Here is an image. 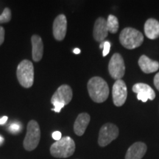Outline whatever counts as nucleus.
<instances>
[{
  "label": "nucleus",
  "instance_id": "obj_1",
  "mask_svg": "<svg viewBox=\"0 0 159 159\" xmlns=\"http://www.w3.org/2000/svg\"><path fill=\"white\" fill-rule=\"evenodd\" d=\"M89 96L97 103L105 102L109 95V87L105 80L99 77H91L87 85Z\"/></svg>",
  "mask_w": 159,
  "mask_h": 159
},
{
  "label": "nucleus",
  "instance_id": "obj_2",
  "mask_svg": "<svg viewBox=\"0 0 159 159\" xmlns=\"http://www.w3.org/2000/svg\"><path fill=\"white\" fill-rule=\"evenodd\" d=\"M75 151V143L69 136L61 138L52 144L50 154L57 158H66L72 156Z\"/></svg>",
  "mask_w": 159,
  "mask_h": 159
},
{
  "label": "nucleus",
  "instance_id": "obj_3",
  "mask_svg": "<svg viewBox=\"0 0 159 159\" xmlns=\"http://www.w3.org/2000/svg\"><path fill=\"white\" fill-rule=\"evenodd\" d=\"M119 41L126 49H136L142 44L144 36L142 33L132 27H126L121 32Z\"/></svg>",
  "mask_w": 159,
  "mask_h": 159
},
{
  "label": "nucleus",
  "instance_id": "obj_4",
  "mask_svg": "<svg viewBox=\"0 0 159 159\" xmlns=\"http://www.w3.org/2000/svg\"><path fill=\"white\" fill-rule=\"evenodd\" d=\"M18 80L24 88L32 87L34 82V67L29 60H24L18 66L16 70Z\"/></svg>",
  "mask_w": 159,
  "mask_h": 159
},
{
  "label": "nucleus",
  "instance_id": "obj_5",
  "mask_svg": "<svg viewBox=\"0 0 159 159\" xmlns=\"http://www.w3.org/2000/svg\"><path fill=\"white\" fill-rule=\"evenodd\" d=\"M72 99V90L68 85H62L57 89L51 98L52 104L54 105L52 109L55 112H61L65 105H68Z\"/></svg>",
  "mask_w": 159,
  "mask_h": 159
},
{
  "label": "nucleus",
  "instance_id": "obj_6",
  "mask_svg": "<svg viewBox=\"0 0 159 159\" xmlns=\"http://www.w3.org/2000/svg\"><path fill=\"white\" fill-rule=\"evenodd\" d=\"M41 139V130L39 123L35 120L30 121L27 127L23 145L27 151H33L37 148Z\"/></svg>",
  "mask_w": 159,
  "mask_h": 159
},
{
  "label": "nucleus",
  "instance_id": "obj_7",
  "mask_svg": "<svg viewBox=\"0 0 159 159\" xmlns=\"http://www.w3.org/2000/svg\"><path fill=\"white\" fill-rule=\"evenodd\" d=\"M119 136V129L116 125L107 123L102 125L99 133L98 144L100 147H105L116 139Z\"/></svg>",
  "mask_w": 159,
  "mask_h": 159
},
{
  "label": "nucleus",
  "instance_id": "obj_8",
  "mask_svg": "<svg viewBox=\"0 0 159 159\" xmlns=\"http://www.w3.org/2000/svg\"><path fill=\"white\" fill-rule=\"evenodd\" d=\"M108 71L111 76L115 80H121L125 75V66L124 60L119 53L113 55L108 64Z\"/></svg>",
  "mask_w": 159,
  "mask_h": 159
},
{
  "label": "nucleus",
  "instance_id": "obj_9",
  "mask_svg": "<svg viewBox=\"0 0 159 159\" xmlns=\"http://www.w3.org/2000/svg\"><path fill=\"white\" fill-rule=\"evenodd\" d=\"M112 97L114 105L120 107L124 105L128 97V89L122 80H117L113 85Z\"/></svg>",
  "mask_w": 159,
  "mask_h": 159
},
{
  "label": "nucleus",
  "instance_id": "obj_10",
  "mask_svg": "<svg viewBox=\"0 0 159 159\" xmlns=\"http://www.w3.org/2000/svg\"><path fill=\"white\" fill-rule=\"evenodd\" d=\"M67 30V20L65 15H58L53 22V35L57 41L64 39Z\"/></svg>",
  "mask_w": 159,
  "mask_h": 159
},
{
  "label": "nucleus",
  "instance_id": "obj_11",
  "mask_svg": "<svg viewBox=\"0 0 159 159\" xmlns=\"http://www.w3.org/2000/svg\"><path fill=\"white\" fill-rule=\"evenodd\" d=\"M108 30L107 27L106 20L104 18L99 17L96 20L94 27V39L98 42H102L108 36Z\"/></svg>",
  "mask_w": 159,
  "mask_h": 159
},
{
  "label": "nucleus",
  "instance_id": "obj_12",
  "mask_svg": "<svg viewBox=\"0 0 159 159\" xmlns=\"http://www.w3.org/2000/svg\"><path fill=\"white\" fill-rule=\"evenodd\" d=\"M147 152V145L143 142H136L127 151L125 159H142Z\"/></svg>",
  "mask_w": 159,
  "mask_h": 159
},
{
  "label": "nucleus",
  "instance_id": "obj_13",
  "mask_svg": "<svg viewBox=\"0 0 159 159\" xmlns=\"http://www.w3.org/2000/svg\"><path fill=\"white\" fill-rule=\"evenodd\" d=\"M32 55L33 59L35 62H39L42 59L43 54V43L41 38L38 35H33L31 38Z\"/></svg>",
  "mask_w": 159,
  "mask_h": 159
},
{
  "label": "nucleus",
  "instance_id": "obj_14",
  "mask_svg": "<svg viewBox=\"0 0 159 159\" xmlns=\"http://www.w3.org/2000/svg\"><path fill=\"white\" fill-rule=\"evenodd\" d=\"M89 122H90V116L87 113L80 114L74 124V131L75 134L79 136H83L88 127Z\"/></svg>",
  "mask_w": 159,
  "mask_h": 159
},
{
  "label": "nucleus",
  "instance_id": "obj_15",
  "mask_svg": "<svg viewBox=\"0 0 159 159\" xmlns=\"http://www.w3.org/2000/svg\"><path fill=\"white\" fill-rule=\"evenodd\" d=\"M139 65L142 70L146 74L157 71L159 69V63L152 61L146 55H142L139 60Z\"/></svg>",
  "mask_w": 159,
  "mask_h": 159
},
{
  "label": "nucleus",
  "instance_id": "obj_16",
  "mask_svg": "<svg viewBox=\"0 0 159 159\" xmlns=\"http://www.w3.org/2000/svg\"><path fill=\"white\" fill-rule=\"evenodd\" d=\"M144 33L150 39H156L159 37V21L154 19H149L145 22Z\"/></svg>",
  "mask_w": 159,
  "mask_h": 159
},
{
  "label": "nucleus",
  "instance_id": "obj_17",
  "mask_svg": "<svg viewBox=\"0 0 159 159\" xmlns=\"http://www.w3.org/2000/svg\"><path fill=\"white\" fill-rule=\"evenodd\" d=\"M133 91L136 94L138 93H143V94H146L148 96V99L150 100H153L156 97V93L153 91L150 85L145 83H136L133 86Z\"/></svg>",
  "mask_w": 159,
  "mask_h": 159
},
{
  "label": "nucleus",
  "instance_id": "obj_18",
  "mask_svg": "<svg viewBox=\"0 0 159 159\" xmlns=\"http://www.w3.org/2000/svg\"><path fill=\"white\" fill-rule=\"evenodd\" d=\"M108 33H116L119 29L118 19L114 15H109L106 21Z\"/></svg>",
  "mask_w": 159,
  "mask_h": 159
},
{
  "label": "nucleus",
  "instance_id": "obj_19",
  "mask_svg": "<svg viewBox=\"0 0 159 159\" xmlns=\"http://www.w3.org/2000/svg\"><path fill=\"white\" fill-rule=\"evenodd\" d=\"M11 19V11L8 7H5L1 15H0V24L9 22Z\"/></svg>",
  "mask_w": 159,
  "mask_h": 159
},
{
  "label": "nucleus",
  "instance_id": "obj_20",
  "mask_svg": "<svg viewBox=\"0 0 159 159\" xmlns=\"http://www.w3.org/2000/svg\"><path fill=\"white\" fill-rule=\"evenodd\" d=\"M21 128H22V125L19 122H14L11 123L9 127L10 131L13 133V134H18V133H19Z\"/></svg>",
  "mask_w": 159,
  "mask_h": 159
},
{
  "label": "nucleus",
  "instance_id": "obj_21",
  "mask_svg": "<svg viewBox=\"0 0 159 159\" xmlns=\"http://www.w3.org/2000/svg\"><path fill=\"white\" fill-rule=\"evenodd\" d=\"M111 48V43L109 41H104V46H103V51H102V55L103 56H106L110 52Z\"/></svg>",
  "mask_w": 159,
  "mask_h": 159
},
{
  "label": "nucleus",
  "instance_id": "obj_22",
  "mask_svg": "<svg viewBox=\"0 0 159 159\" xmlns=\"http://www.w3.org/2000/svg\"><path fill=\"white\" fill-rule=\"evenodd\" d=\"M137 98H138V99H139V100H142V102H147L148 101V96H147L146 94H143V93H138L137 94Z\"/></svg>",
  "mask_w": 159,
  "mask_h": 159
},
{
  "label": "nucleus",
  "instance_id": "obj_23",
  "mask_svg": "<svg viewBox=\"0 0 159 159\" xmlns=\"http://www.w3.org/2000/svg\"><path fill=\"white\" fill-rule=\"evenodd\" d=\"M5 29L2 27H0V46L2 44L5 40Z\"/></svg>",
  "mask_w": 159,
  "mask_h": 159
},
{
  "label": "nucleus",
  "instance_id": "obj_24",
  "mask_svg": "<svg viewBox=\"0 0 159 159\" xmlns=\"http://www.w3.org/2000/svg\"><path fill=\"white\" fill-rule=\"evenodd\" d=\"M52 138L55 139V140L57 141H59L60 139H61V138H62V136H61V133L59 132V131H55V132H54L52 134Z\"/></svg>",
  "mask_w": 159,
  "mask_h": 159
},
{
  "label": "nucleus",
  "instance_id": "obj_25",
  "mask_svg": "<svg viewBox=\"0 0 159 159\" xmlns=\"http://www.w3.org/2000/svg\"><path fill=\"white\" fill-rule=\"evenodd\" d=\"M154 85L156 88L159 91V72L156 74L154 77Z\"/></svg>",
  "mask_w": 159,
  "mask_h": 159
},
{
  "label": "nucleus",
  "instance_id": "obj_26",
  "mask_svg": "<svg viewBox=\"0 0 159 159\" xmlns=\"http://www.w3.org/2000/svg\"><path fill=\"white\" fill-rule=\"evenodd\" d=\"M7 116H3V117H2L1 119H0V125H4V124H5L6 123V122H7Z\"/></svg>",
  "mask_w": 159,
  "mask_h": 159
},
{
  "label": "nucleus",
  "instance_id": "obj_27",
  "mask_svg": "<svg viewBox=\"0 0 159 159\" xmlns=\"http://www.w3.org/2000/svg\"><path fill=\"white\" fill-rule=\"evenodd\" d=\"M73 52H74L75 54H80V49L78 48L75 49L74 50H73Z\"/></svg>",
  "mask_w": 159,
  "mask_h": 159
},
{
  "label": "nucleus",
  "instance_id": "obj_28",
  "mask_svg": "<svg viewBox=\"0 0 159 159\" xmlns=\"http://www.w3.org/2000/svg\"><path fill=\"white\" fill-rule=\"evenodd\" d=\"M103 46H104V41H102V42L100 43V45H99V48L103 49Z\"/></svg>",
  "mask_w": 159,
  "mask_h": 159
},
{
  "label": "nucleus",
  "instance_id": "obj_29",
  "mask_svg": "<svg viewBox=\"0 0 159 159\" xmlns=\"http://www.w3.org/2000/svg\"><path fill=\"white\" fill-rule=\"evenodd\" d=\"M3 141H4V139L1 136H0V144L3 142Z\"/></svg>",
  "mask_w": 159,
  "mask_h": 159
}]
</instances>
